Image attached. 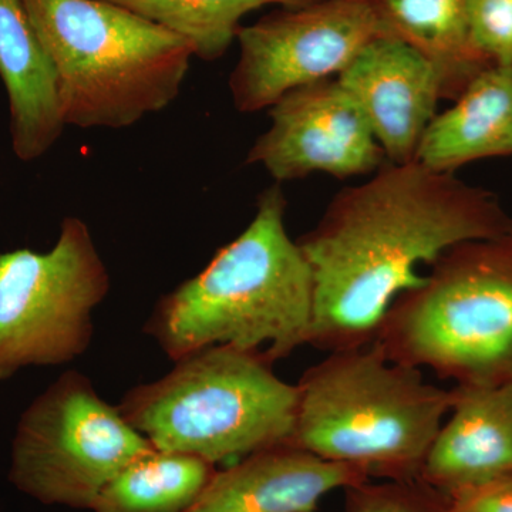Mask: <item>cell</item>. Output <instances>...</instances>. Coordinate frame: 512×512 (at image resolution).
I'll list each match as a JSON object with an SVG mask.
<instances>
[{
	"label": "cell",
	"instance_id": "obj_13",
	"mask_svg": "<svg viewBox=\"0 0 512 512\" xmlns=\"http://www.w3.org/2000/svg\"><path fill=\"white\" fill-rule=\"evenodd\" d=\"M450 413L419 480L448 495L512 474V382L478 389L456 386Z\"/></svg>",
	"mask_w": 512,
	"mask_h": 512
},
{
	"label": "cell",
	"instance_id": "obj_9",
	"mask_svg": "<svg viewBox=\"0 0 512 512\" xmlns=\"http://www.w3.org/2000/svg\"><path fill=\"white\" fill-rule=\"evenodd\" d=\"M383 35L390 33L375 0H316L239 28L229 77L235 109H269L296 87L338 77Z\"/></svg>",
	"mask_w": 512,
	"mask_h": 512
},
{
	"label": "cell",
	"instance_id": "obj_8",
	"mask_svg": "<svg viewBox=\"0 0 512 512\" xmlns=\"http://www.w3.org/2000/svg\"><path fill=\"white\" fill-rule=\"evenodd\" d=\"M110 286L92 231L79 217L64 218L45 254L0 255V380L83 356L92 345L94 311Z\"/></svg>",
	"mask_w": 512,
	"mask_h": 512
},
{
	"label": "cell",
	"instance_id": "obj_19",
	"mask_svg": "<svg viewBox=\"0 0 512 512\" xmlns=\"http://www.w3.org/2000/svg\"><path fill=\"white\" fill-rule=\"evenodd\" d=\"M345 493V512H446L447 495L421 480L366 481Z\"/></svg>",
	"mask_w": 512,
	"mask_h": 512
},
{
	"label": "cell",
	"instance_id": "obj_1",
	"mask_svg": "<svg viewBox=\"0 0 512 512\" xmlns=\"http://www.w3.org/2000/svg\"><path fill=\"white\" fill-rule=\"evenodd\" d=\"M494 192L419 161H387L366 183L340 190L318 225L298 239L313 275L309 345L325 352L366 348L392 303L423 284L461 242L511 234Z\"/></svg>",
	"mask_w": 512,
	"mask_h": 512
},
{
	"label": "cell",
	"instance_id": "obj_20",
	"mask_svg": "<svg viewBox=\"0 0 512 512\" xmlns=\"http://www.w3.org/2000/svg\"><path fill=\"white\" fill-rule=\"evenodd\" d=\"M468 36L488 64L512 67V0H468Z\"/></svg>",
	"mask_w": 512,
	"mask_h": 512
},
{
	"label": "cell",
	"instance_id": "obj_11",
	"mask_svg": "<svg viewBox=\"0 0 512 512\" xmlns=\"http://www.w3.org/2000/svg\"><path fill=\"white\" fill-rule=\"evenodd\" d=\"M336 79L365 113L387 161L416 160L421 138L446 97L436 64L394 35L365 46Z\"/></svg>",
	"mask_w": 512,
	"mask_h": 512
},
{
	"label": "cell",
	"instance_id": "obj_14",
	"mask_svg": "<svg viewBox=\"0 0 512 512\" xmlns=\"http://www.w3.org/2000/svg\"><path fill=\"white\" fill-rule=\"evenodd\" d=\"M0 77L9 97L16 156L47 153L66 127L55 67L40 42L23 0H0Z\"/></svg>",
	"mask_w": 512,
	"mask_h": 512
},
{
	"label": "cell",
	"instance_id": "obj_21",
	"mask_svg": "<svg viewBox=\"0 0 512 512\" xmlns=\"http://www.w3.org/2000/svg\"><path fill=\"white\" fill-rule=\"evenodd\" d=\"M446 512H512V474L448 494Z\"/></svg>",
	"mask_w": 512,
	"mask_h": 512
},
{
	"label": "cell",
	"instance_id": "obj_6",
	"mask_svg": "<svg viewBox=\"0 0 512 512\" xmlns=\"http://www.w3.org/2000/svg\"><path fill=\"white\" fill-rule=\"evenodd\" d=\"M272 366L256 352L211 346L128 390L119 407L157 450L237 463L291 440L298 390Z\"/></svg>",
	"mask_w": 512,
	"mask_h": 512
},
{
	"label": "cell",
	"instance_id": "obj_3",
	"mask_svg": "<svg viewBox=\"0 0 512 512\" xmlns=\"http://www.w3.org/2000/svg\"><path fill=\"white\" fill-rule=\"evenodd\" d=\"M289 446L346 464L367 477L419 480L453 390L424 380L377 346L329 353L296 384Z\"/></svg>",
	"mask_w": 512,
	"mask_h": 512
},
{
	"label": "cell",
	"instance_id": "obj_17",
	"mask_svg": "<svg viewBox=\"0 0 512 512\" xmlns=\"http://www.w3.org/2000/svg\"><path fill=\"white\" fill-rule=\"evenodd\" d=\"M217 466L204 458L154 450L120 471L94 501L92 512H185Z\"/></svg>",
	"mask_w": 512,
	"mask_h": 512
},
{
	"label": "cell",
	"instance_id": "obj_18",
	"mask_svg": "<svg viewBox=\"0 0 512 512\" xmlns=\"http://www.w3.org/2000/svg\"><path fill=\"white\" fill-rule=\"evenodd\" d=\"M171 30L190 43L194 55L212 62L237 39L239 22L266 5L301 8L316 0H107Z\"/></svg>",
	"mask_w": 512,
	"mask_h": 512
},
{
	"label": "cell",
	"instance_id": "obj_5",
	"mask_svg": "<svg viewBox=\"0 0 512 512\" xmlns=\"http://www.w3.org/2000/svg\"><path fill=\"white\" fill-rule=\"evenodd\" d=\"M373 345L457 387L512 382V232L461 242L386 312Z\"/></svg>",
	"mask_w": 512,
	"mask_h": 512
},
{
	"label": "cell",
	"instance_id": "obj_10",
	"mask_svg": "<svg viewBox=\"0 0 512 512\" xmlns=\"http://www.w3.org/2000/svg\"><path fill=\"white\" fill-rule=\"evenodd\" d=\"M271 126L249 150L276 183L325 173L345 180L387 163L357 101L338 79L296 87L269 107Z\"/></svg>",
	"mask_w": 512,
	"mask_h": 512
},
{
	"label": "cell",
	"instance_id": "obj_22",
	"mask_svg": "<svg viewBox=\"0 0 512 512\" xmlns=\"http://www.w3.org/2000/svg\"><path fill=\"white\" fill-rule=\"evenodd\" d=\"M312 512H316V511H312Z\"/></svg>",
	"mask_w": 512,
	"mask_h": 512
},
{
	"label": "cell",
	"instance_id": "obj_7",
	"mask_svg": "<svg viewBox=\"0 0 512 512\" xmlns=\"http://www.w3.org/2000/svg\"><path fill=\"white\" fill-rule=\"evenodd\" d=\"M154 450L119 404L111 406L90 377L69 370L20 417L9 480L39 503L90 511L120 471Z\"/></svg>",
	"mask_w": 512,
	"mask_h": 512
},
{
	"label": "cell",
	"instance_id": "obj_12",
	"mask_svg": "<svg viewBox=\"0 0 512 512\" xmlns=\"http://www.w3.org/2000/svg\"><path fill=\"white\" fill-rule=\"evenodd\" d=\"M366 481L355 467L284 444L217 470L185 512H312L325 495Z\"/></svg>",
	"mask_w": 512,
	"mask_h": 512
},
{
	"label": "cell",
	"instance_id": "obj_16",
	"mask_svg": "<svg viewBox=\"0 0 512 512\" xmlns=\"http://www.w3.org/2000/svg\"><path fill=\"white\" fill-rule=\"evenodd\" d=\"M390 35L436 64L446 97H457L485 67L468 36V0H375Z\"/></svg>",
	"mask_w": 512,
	"mask_h": 512
},
{
	"label": "cell",
	"instance_id": "obj_2",
	"mask_svg": "<svg viewBox=\"0 0 512 512\" xmlns=\"http://www.w3.org/2000/svg\"><path fill=\"white\" fill-rule=\"evenodd\" d=\"M286 205L281 184L262 192L245 231L157 302L144 332L173 362L232 346L275 363L309 345L313 275L286 229Z\"/></svg>",
	"mask_w": 512,
	"mask_h": 512
},
{
	"label": "cell",
	"instance_id": "obj_4",
	"mask_svg": "<svg viewBox=\"0 0 512 512\" xmlns=\"http://www.w3.org/2000/svg\"><path fill=\"white\" fill-rule=\"evenodd\" d=\"M55 67L66 126L126 128L167 109L194 50L187 40L107 0H23Z\"/></svg>",
	"mask_w": 512,
	"mask_h": 512
},
{
	"label": "cell",
	"instance_id": "obj_15",
	"mask_svg": "<svg viewBox=\"0 0 512 512\" xmlns=\"http://www.w3.org/2000/svg\"><path fill=\"white\" fill-rule=\"evenodd\" d=\"M512 156V67H485L456 104L436 114L416 161L439 173L484 158Z\"/></svg>",
	"mask_w": 512,
	"mask_h": 512
}]
</instances>
